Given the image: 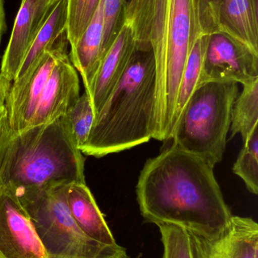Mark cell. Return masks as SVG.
I'll list each match as a JSON object with an SVG mask.
<instances>
[{
  "mask_svg": "<svg viewBox=\"0 0 258 258\" xmlns=\"http://www.w3.org/2000/svg\"><path fill=\"white\" fill-rule=\"evenodd\" d=\"M67 37L74 46L89 25L101 0H68Z\"/></svg>",
  "mask_w": 258,
  "mask_h": 258,
  "instance_id": "obj_22",
  "label": "cell"
},
{
  "mask_svg": "<svg viewBox=\"0 0 258 258\" xmlns=\"http://www.w3.org/2000/svg\"><path fill=\"white\" fill-rule=\"evenodd\" d=\"M57 0H22L9 44L2 60L0 74L13 82L38 33L51 15Z\"/></svg>",
  "mask_w": 258,
  "mask_h": 258,
  "instance_id": "obj_10",
  "label": "cell"
},
{
  "mask_svg": "<svg viewBox=\"0 0 258 258\" xmlns=\"http://www.w3.org/2000/svg\"><path fill=\"white\" fill-rule=\"evenodd\" d=\"M157 78L152 49L136 46L124 75L94 119L83 154L101 158L153 138Z\"/></svg>",
  "mask_w": 258,
  "mask_h": 258,
  "instance_id": "obj_4",
  "label": "cell"
},
{
  "mask_svg": "<svg viewBox=\"0 0 258 258\" xmlns=\"http://www.w3.org/2000/svg\"><path fill=\"white\" fill-rule=\"evenodd\" d=\"M136 197L147 222L178 226L204 238L221 234L233 216L213 167L174 144L146 161Z\"/></svg>",
  "mask_w": 258,
  "mask_h": 258,
  "instance_id": "obj_1",
  "label": "cell"
},
{
  "mask_svg": "<svg viewBox=\"0 0 258 258\" xmlns=\"http://www.w3.org/2000/svg\"><path fill=\"white\" fill-rule=\"evenodd\" d=\"M233 172L243 180L247 189L258 194V125L244 141V147L233 166Z\"/></svg>",
  "mask_w": 258,
  "mask_h": 258,
  "instance_id": "obj_20",
  "label": "cell"
},
{
  "mask_svg": "<svg viewBox=\"0 0 258 258\" xmlns=\"http://www.w3.org/2000/svg\"><path fill=\"white\" fill-rule=\"evenodd\" d=\"M68 41L47 51L42 58L24 77L11 85L5 107L7 112L9 131L19 133L29 128L38 101L47 80L51 75L61 53L68 51Z\"/></svg>",
  "mask_w": 258,
  "mask_h": 258,
  "instance_id": "obj_9",
  "label": "cell"
},
{
  "mask_svg": "<svg viewBox=\"0 0 258 258\" xmlns=\"http://www.w3.org/2000/svg\"><path fill=\"white\" fill-rule=\"evenodd\" d=\"M85 158L71 135L65 116L30 127L0 133V186L15 195L59 183H86Z\"/></svg>",
  "mask_w": 258,
  "mask_h": 258,
  "instance_id": "obj_3",
  "label": "cell"
},
{
  "mask_svg": "<svg viewBox=\"0 0 258 258\" xmlns=\"http://www.w3.org/2000/svg\"><path fill=\"white\" fill-rule=\"evenodd\" d=\"M219 31L258 54V0H223Z\"/></svg>",
  "mask_w": 258,
  "mask_h": 258,
  "instance_id": "obj_16",
  "label": "cell"
},
{
  "mask_svg": "<svg viewBox=\"0 0 258 258\" xmlns=\"http://www.w3.org/2000/svg\"><path fill=\"white\" fill-rule=\"evenodd\" d=\"M0 258H48L17 196L0 186Z\"/></svg>",
  "mask_w": 258,
  "mask_h": 258,
  "instance_id": "obj_8",
  "label": "cell"
},
{
  "mask_svg": "<svg viewBox=\"0 0 258 258\" xmlns=\"http://www.w3.org/2000/svg\"><path fill=\"white\" fill-rule=\"evenodd\" d=\"M7 120V112H6V107H3L0 109V133L3 130V126Z\"/></svg>",
  "mask_w": 258,
  "mask_h": 258,
  "instance_id": "obj_28",
  "label": "cell"
},
{
  "mask_svg": "<svg viewBox=\"0 0 258 258\" xmlns=\"http://www.w3.org/2000/svg\"><path fill=\"white\" fill-rule=\"evenodd\" d=\"M124 21L138 47L152 49L157 92L153 138L166 141L174 128L180 81L195 40L204 36L195 0H129Z\"/></svg>",
  "mask_w": 258,
  "mask_h": 258,
  "instance_id": "obj_2",
  "label": "cell"
},
{
  "mask_svg": "<svg viewBox=\"0 0 258 258\" xmlns=\"http://www.w3.org/2000/svg\"><path fill=\"white\" fill-rule=\"evenodd\" d=\"M209 36V35L199 36L195 40L191 49L190 54H189V58L180 81V86H179L175 111H174V126L194 91L199 85L203 57H204V51L207 46Z\"/></svg>",
  "mask_w": 258,
  "mask_h": 258,
  "instance_id": "obj_19",
  "label": "cell"
},
{
  "mask_svg": "<svg viewBox=\"0 0 258 258\" xmlns=\"http://www.w3.org/2000/svg\"><path fill=\"white\" fill-rule=\"evenodd\" d=\"M125 0H102L103 48L105 55L116 39L124 23Z\"/></svg>",
  "mask_w": 258,
  "mask_h": 258,
  "instance_id": "obj_24",
  "label": "cell"
},
{
  "mask_svg": "<svg viewBox=\"0 0 258 258\" xmlns=\"http://www.w3.org/2000/svg\"><path fill=\"white\" fill-rule=\"evenodd\" d=\"M238 91V83L234 82L198 85L173 130L174 145L215 168L225 152Z\"/></svg>",
  "mask_w": 258,
  "mask_h": 258,
  "instance_id": "obj_5",
  "label": "cell"
},
{
  "mask_svg": "<svg viewBox=\"0 0 258 258\" xmlns=\"http://www.w3.org/2000/svg\"><path fill=\"white\" fill-rule=\"evenodd\" d=\"M257 80V53L223 32L209 35L199 84L234 82L245 86Z\"/></svg>",
  "mask_w": 258,
  "mask_h": 258,
  "instance_id": "obj_7",
  "label": "cell"
},
{
  "mask_svg": "<svg viewBox=\"0 0 258 258\" xmlns=\"http://www.w3.org/2000/svg\"><path fill=\"white\" fill-rule=\"evenodd\" d=\"M68 21V0H57L51 15L30 47L15 80L24 77L42 58L47 51L68 41L67 37Z\"/></svg>",
  "mask_w": 258,
  "mask_h": 258,
  "instance_id": "obj_17",
  "label": "cell"
},
{
  "mask_svg": "<svg viewBox=\"0 0 258 258\" xmlns=\"http://www.w3.org/2000/svg\"><path fill=\"white\" fill-rule=\"evenodd\" d=\"M67 203L71 216L86 236L105 245L118 244L86 183L69 185Z\"/></svg>",
  "mask_w": 258,
  "mask_h": 258,
  "instance_id": "obj_14",
  "label": "cell"
},
{
  "mask_svg": "<svg viewBox=\"0 0 258 258\" xmlns=\"http://www.w3.org/2000/svg\"><path fill=\"white\" fill-rule=\"evenodd\" d=\"M129 0H125V3H127V2H128Z\"/></svg>",
  "mask_w": 258,
  "mask_h": 258,
  "instance_id": "obj_29",
  "label": "cell"
},
{
  "mask_svg": "<svg viewBox=\"0 0 258 258\" xmlns=\"http://www.w3.org/2000/svg\"><path fill=\"white\" fill-rule=\"evenodd\" d=\"M65 116L74 142L80 149L88 139L95 119L90 98L86 92L80 95Z\"/></svg>",
  "mask_w": 258,
  "mask_h": 258,
  "instance_id": "obj_21",
  "label": "cell"
},
{
  "mask_svg": "<svg viewBox=\"0 0 258 258\" xmlns=\"http://www.w3.org/2000/svg\"><path fill=\"white\" fill-rule=\"evenodd\" d=\"M189 234L194 258H258V224L251 218L233 216L215 237Z\"/></svg>",
  "mask_w": 258,
  "mask_h": 258,
  "instance_id": "obj_12",
  "label": "cell"
},
{
  "mask_svg": "<svg viewBox=\"0 0 258 258\" xmlns=\"http://www.w3.org/2000/svg\"><path fill=\"white\" fill-rule=\"evenodd\" d=\"M80 97V82L68 51L59 54L41 93L30 127L50 123L65 116Z\"/></svg>",
  "mask_w": 258,
  "mask_h": 258,
  "instance_id": "obj_11",
  "label": "cell"
},
{
  "mask_svg": "<svg viewBox=\"0 0 258 258\" xmlns=\"http://www.w3.org/2000/svg\"><path fill=\"white\" fill-rule=\"evenodd\" d=\"M163 245V258H194L190 234L178 226H158Z\"/></svg>",
  "mask_w": 258,
  "mask_h": 258,
  "instance_id": "obj_23",
  "label": "cell"
},
{
  "mask_svg": "<svg viewBox=\"0 0 258 258\" xmlns=\"http://www.w3.org/2000/svg\"><path fill=\"white\" fill-rule=\"evenodd\" d=\"M12 81L0 74V109L5 107Z\"/></svg>",
  "mask_w": 258,
  "mask_h": 258,
  "instance_id": "obj_26",
  "label": "cell"
},
{
  "mask_svg": "<svg viewBox=\"0 0 258 258\" xmlns=\"http://www.w3.org/2000/svg\"><path fill=\"white\" fill-rule=\"evenodd\" d=\"M71 183L53 185L18 196L49 258H130L121 245L100 243L86 236L68 209Z\"/></svg>",
  "mask_w": 258,
  "mask_h": 258,
  "instance_id": "obj_6",
  "label": "cell"
},
{
  "mask_svg": "<svg viewBox=\"0 0 258 258\" xmlns=\"http://www.w3.org/2000/svg\"><path fill=\"white\" fill-rule=\"evenodd\" d=\"M48 258H49V257H48Z\"/></svg>",
  "mask_w": 258,
  "mask_h": 258,
  "instance_id": "obj_30",
  "label": "cell"
},
{
  "mask_svg": "<svg viewBox=\"0 0 258 258\" xmlns=\"http://www.w3.org/2000/svg\"><path fill=\"white\" fill-rule=\"evenodd\" d=\"M135 48L136 40L133 30L124 21L118 36L100 63L90 89L86 92L90 98L95 117L124 75Z\"/></svg>",
  "mask_w": 258,
  "mask_h": 258,
  "instance_id": "obj_13",
  "label": "cell"
},
{
  "mask_svg": "<svg viewBox=\"0 0 258 258\" xmlns=\"http://www.w3.org/2000/svg\"><path fill=\"white\" fill-rule=\"evenodd\" d=\"M6 30H7V24H6L4 0H0V45H1L2 38Z\"/></svg>",
  "mask_w": 258,
  "mask_h": 258,
  "instance_id": "obj_27",
  "label": "cell"
},
{
  "mask_svg": "<svg viewBox=\"0 0 258 258\" xmlns=\"http://www.w3.org/2000/svg\"><path fill=\"white\" fill-rule=\"evenodd\" d=\"M102 0L100 1L89 25L74 46L71 47L69 57L73 66L80 73L85 92L90 89L95 74L105 57Z\"/></svg>",
  "mask_w": 258,
  "mask_h": 258,
  "instance_id": "obj_15",
  "label": "cell"
},
{
  "mask_svg": "<svg viewBox=\"0 0 258 258\" xmlns=\"http://www.w3.org/2000/svg\"><path fill=\"white\" fill-rule=\"evenodd\" d=\"M258 125V80L243 86L240 96L235 100L231 111V138L237 134L243 141Z\"/></svg>",
  "mask_w": 258,
  "mask_h": 258,
  "instance_id": "obj_18",
  "label": "cell"
},
{
  "mask_svg": "<svg viewBox=\"0 0 258 258\" xmlns=\"http://www.w3.org/2000/svg\"><path fill=\"white\" fill-rule=\"evenodd\" d=\"M223 0H195L203 34L219 31L220 11Z\"/></svg>",
  "mask_w": 258,
  "mask_h": 258,
  "instance_id": "obj_25",
  "label": "cell"
}]
</instances>
